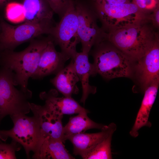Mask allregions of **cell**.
Wrapping results in <instances>:
<instances>
[{"mask_svg":"<svg viewBox=\"0 0 159 159\" xmlns=\"http://www.w3.org/2000/svg\"><path fill=\"white\" fill-rule=\"evenodd\" d=\"M54 25L47 23L25 22L12 25L3 20L0 21V52L14 50L21 44L35 39L42 34H49Z\"/></svg>","mask_w":159,"mask_h":159,"instance_id":"6","label":"cell"},{"mask_svg":"<svg viewBox=\"0 0 159 159\" xmlns=\"http://www.w3.org/2000/svg\"><path fill=\"white\" fill-rule=\"evenodd\" d=\"M57 91L51 89L47 92L40 93L39 97L45 102L44 105L48 110L59 116L81 112H90L71 97H58Z\"/></svg>","mask_w":159,"mask_h":159,"instance_id":"13","label":"cell"},{"mask_svg":"<svg viewBox=\"0 0 159 159\" xmlns=\"http://www.w3.org/2000/svg\"><path fill=\"white\" fill-rule=\"evenodd\" d=\"M54 44L51 37L41 54L37 68L31 78L41 80L48 75L56 74L70 58L61 52H57Z\"/></svg>","mask_w":159,"mask_h":159,"instance_id":"11","label":"cell"},{"mask_svg":"<svg viewBox=\"0 0 159 159\" xmlns=\"http://www.w3.org/2000/svg\"><path fill=\"white\" fill-rule=\"evenodd\" d=\"M135 69L141 88L145 89L159 79V42L158 37L143 56L137 61Z\"/></svg>","mask_w":159,"mask_h":159,"instance_id":"10","label":"cell"},{"mask_svg":"<svg viewBox=\"0 0 159 159\" xmlns=\"http://www.w3.org/2000/svg\"><path fill=\"white\" fill-rule=\"evenodd\" d=\"M100 1L104 3L112 4H120L128 3L132 2V0H92Z\"/></svg>","mask_w":159,"mask_h":159,"instance_id":"26","label":"cell"},{"mask_svg":"<svg viewBox=\"0 0 159 159\" xmlns=\"http://www.w3.org/2000/svg\"><path fill=\"white\" fill-rule=\"evenodd\" d=\"M5 16L9 20L17 21L21 20L24 16V9L21 3L15 1L8 4L4 8Z\"/></svg>","mask_w":159,"mask_h":159,"instance_id":"21","label":"cell"},{"mask_svg":"<svg viewBox=\"0 0 159 159\" xmlns=\"http://www.w3.org/2000/svg\"><path fill=\"white\" fill-rule=\"evenodd\" d=\"M55 75L50 80V82L64 96L71 97L72 94L78 93L79 89L76 84L80 80L72 59Z\"/></svg>","mask_w":159,"mask_h":159,"instance_id":"17","label":"cell"},{"mask_svg":"<svg viewBox=\"0 0 159 159\" xmlns=\"http://www.w3.org/2000/svg\"><path fill=\"white\" fill-rule=\"evenodd\" d=\"M159 84V79L152 82L144 90V96L138 112L134 124L130 132V135L136 138L138 130L142 127H150L151 123L149 121V114L155 100Z\"/></svg>","mask_w":159,"mask_h":159,"instance_id":"15","label":"cell"},{"mask_svg":"<svg viewBox=\"0 0 159 159\" xmlns=\"http://www.w3.org/2000/svg\"><path fill=\"white\" fill-rule=\"evenodd\" d=\"M21 145L12 140L10 144L0 143V159H16L15 153L21 148Z\"/></svg>","mask_w":159,"mask_h":159,"instance_id":"22","label":"cell"},{"mask_svg":"<svg viewBox=\"0 0 159 159\" xmlns=\"http://www.w3.org/2000/svg\"><path fill=\"white\" fill-rule=\"evenodd\" d=\"M92 51L93 64L97 73L110 79L130 77L133 75V61L104 37L96 43Z\"/></svg>","mask_w":159,"mask_h":159,"instance_id":"3","label":"cell"},{"mask_svg":"<svg viewBox=\"0 0 159 159\" xmlns=\"http://www.w3.org/2000/svg\"><path fill=\"white\" fill-rule=\"evenodd\" d=\"M78 19L74 0H71L68 7L59 22L52 27L49 35L54 44L58 45L61 52L72 58L77 52L79 43Z\"/></svg>","mask_w":159,"mask_h":159,"instance_id":"7","label":"cell"},{"mask_svg":"<svg viewBox=\"0 0 159 159\" xmlns=\"http://www.w3.org/2000/svg\"></svg>","mask_w":159,"mask_h":159,"instance_id":"29","label":"cell"},{"mask_svg":"<svg viewBox=\"0 0 159 159\" xmlns=\"http://www.w3.org/2000/svg\"><path fill=\"white\" fill-rule=\"evenodd\" d=\"M12 71L0 67V112L2 118L26 114L30 110L29 100L32 96L31 91L26 92L15 87Z\"/></svg>","mask_w":159,"mask_h":159,"instance_id":"5","label":"cell"},{"mask_svg":"<svg viewBox=\"0 0 159 159\" xmlns=\"http://www.w3.org/2000/svg\"><path fill=\"white\" fill-rule=\"evenodd\" d=\"M30 110L38 123L43 137L58 140L64 143L66 141L62 122V116L48 110L44 106L30 103Z\"/></svg>","mask_w":159,"mask_h":159,"instance_id":"9","label":"cell"},{"mask_svg":"<svg viewBox=\"0 0 159 159\" xmlns=\"http://www.w3.org/2000/svg\"><path fill=\"white\" fill-rule=\"evenodd\" d=\"M15 0H0V9H4L9 3L15 1Z\"/></svg>","mask_w":159,"mask_h":159,"instance_id":"27","label":"cell"},{"mask_svg":"<svg viewBox=\"0 0 159 159\" xmlns=\"http://www.w3.org/2000/svg\"><path fill=\"white\" fill-rule=\"evenodd\" d=\"M152 21L155 27H158L159 25V7L156 9L148 16Z\"/></svg>","mask_w":159,"mask_h":159,"instance_id":"25","label":"cell"},{"mask_svg":"<svg viewBox=\"0 0 159 159\" xmlns=\"http://www.w3.org/2000/svg\"><path fill=\"white\" fill-rule=\"evenodd\" d=\"M2 119V118H1V113L0 112V121Z\"/></svg>","mask_w":159,"mask_h":159,"instance_id":"28","label":"cell"},{"mask_svg":"<svg viewBox=\"0 0 159 159\" xmlns=\"http://www.w3.org/2000/svg\"><path fill=\"white\" fill-rule=\"evenodd\" d=\"M25 22L52 24L54 12L47 0H21Z\"/></svg>","mask_w":159,"mask_h":159,"instance_id":"16","label":"cell"},{"mask_svg":"<svg viewBox=\"0 0 159 159\" xmlns=\"http://www.w3.org/2000/svg\"><path fill=\"white\" fill-rule=\"evenodd\" d=\"M142 13L149 16L156 9L159 7V0H132Z\"/></svg>","mask_w":159,"mask_h":159,"instance_id":"23","label":"cell"},{"mask_svg":"<svg viewBox=\"0 0 159 159\" xmlns=\"http://www.w3.org/2000/svg\"><path fill=\"white\" fill-rule=\"evenodd\" d=\"M88 113L83 112L70 117L67 123L64 127V133L65 137L76 134L83 133L92 129L102 130L106 125L96 122L87 116Z\"/></svg>","mask_w":159,"mask_h":159,"instance_id":"18","label":"cell"},{"mask_svg":"<svg viewBox=\"0 0 159 159\" xmlns=\"http://www.w3.org/2000/svg\"><path fill=\"white\" fill-rule=\"evenodd\" d=\"M113 133L110 134L94 147L84 159H111V143Z\"/></svg>","mask_w":159,"mask_h":159,"instance_id":"20","label":"cell"},{"mask_svg":"<svg viewBox=\"0 0 159 159\" xmlns=\"http://www.w3.org/2000/svg\"><path fill=\"white\" fill-rule=\"evenodd\" d=\"M148 17L106 34L107 39L133 61L142 57L158 37Z\"/></svg>","mask_w":159,"mask_h":159,"instance_id":"1","label":"cell"},{"mask_svg":"<svg viewBox=\"0 0 159 159\" xmlns=\"http://www.w3.org/2000/svg\"><path fill=\"white\" fill-rule=\"evenodd\" d=\"M13 127L8 130H0L1 140L5 141L11 138L24 147L28 159L30 153H34L33 159H37L40 148L45 139L41 133L39 125L35 118L21 114L11 117Z\"/></svg>","mask_w":159,"mask_h":159,"instance_id":"4","label":"cell"},{"mask_svg":"<svg viewBox=\"0 0 159 159\" xmlns=\"http://www.w3.org/2000/svg\"><path fill=\"white\" fill-rule=\"evenodd\" d=\"M74 1L78 19V34L82 44V52L89 54L92 47L105 36L106 33L98 26L97 18L90 6L77 1Z\"/></svg>","mask_w":159,"mask_h":159,"instance_id":"8","label":"cell"},{"mask_svg":"<svg viewBox=\"0 0 159 159\" xmlns=\"http://www.w3.org/2000/svg\"><path fill=\"white\" fill-rule=\"evenodd\" d=\"M88 54L83 52H77L71 59L81 83L82 92L80 102L83 103L84 105L89 95L95 94L97 91L96 87L91 86L89 83L90 77L97 73L93 64L91 63L89 61Z\"/></svg>","mask_w":159,"mask_h":159,"instance_id":"14","label":"cell"},{"mask_svg":"<svg viewBox=\"0 0 159 159\" xmlns=\"http://www.w3.org/2000/svg\"><path fill=\"white\" fill-rule=\"evenodd\" d=\"M54 13L60 18L64 14L71 0H47Z\"/></svg>","mask_w":159,"mask_h":159,"instance_id":"24","label":"cell"},{"mask_svg":"<svg viewBox=\"0 0 159 159\" xmlns=\"http://www.w3.org/2000/svg\"><path fill=\"white\" fill-rule=\"evenodd\" d=\"M117 129L113 122L106 125L100 132L95 133H81L65 137L66 140H69L72 144L73 153L85 158L88 153L97 145Z\"/></svg>","mask_w":159,"mask_h":159,"instance_id":"12","label":"cell"},{"mask_svg":"<svg viewBox=\"0 0 159 159\" xmlns=\"http://www.w3.org/2000/svg\"><path fill=\"white\" fill-rule=\"evenodd\" d=\"M62 141L46 138L41 146L37 159H73Z\"/></svg>","mask_w":159,"mask_h":159,"instance_id":"19","label":"cell"},{"mask_svg":"<svg viewBox=\"0 0 159 159\" xmlns=\"http://www.w3.org/2000/svg\"><path fill=\"white\" fill-rule=\"evenodd\" d=\"M51 37L33 39L23 50L15 52L6 50L0 52V66L11 70L15 86L23 91H31L28 88V80L35 72L41 54Z\"/></svg>","mask_w":159,"mask_h":159,"instance_id":"2","label":"cell"}]
</instances>
